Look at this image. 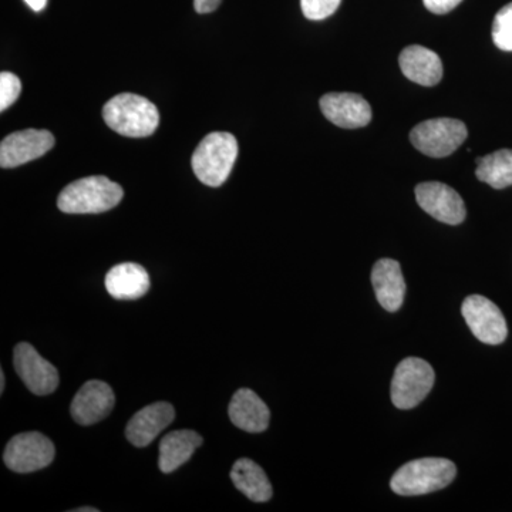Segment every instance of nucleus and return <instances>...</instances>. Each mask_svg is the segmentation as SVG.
Listing matches in <instances>:
<instances>
[{"label": "nucleus", "mask_w": 512, "mask_h": 512, "mask_svg": "<svg viewBox=\"0 0 512 512\" xmlns=\"http://www.w3.org/2000/svg\"><path fill=\"white\" fill-rule=\"evenodd\" d=\"M342 0H301L303 15L309 20H323L338 10Z\"/></svg>", "instance_id": "5701e85b"}, {"label": "nucleus", "mask_w": 512, "mask_h": 512, "mask_svg": "<svg viewBox=\"0 0 512 512\" xmlns=\"http://www.w3.org/2000/svg\"><path fill=\"white\" fill-rule=\"evenodd\" d=\"M468 328L485 345H501L508 335V326L500 308L490 299L471 295L461 306Z\"/></svg>", "instance_id": "6e6552de"}, {"label": "nucleus", "mask_w": 512, "mask_h": 512, "mask_svg": "<svg viewBox=\"0 0 512 512\" xmlns=\"http://www.w3.org/2000/svg\"><path fill=\"white\" fill-rule=\"evenodd\" d=\"M55 146V137L50 131L29 130L16 131L3 138L0 144V165L2 168H15L19 165L45 156Z\"/></svg>", "instance_id": "9b49d317"}, {"label": "nucleus", "mask_w": 512, "mask_h": 512, "mask_svg": "<svg viewBox=\"0 0 512 512\" xmlns=\"http://www.w3.org/2000/svg\"><path fill=\"white\" fill-rule=\"evenodd\" d=\"M107 292L119 301H136L150 289V276L146 269L133 262L114 266L106 275Z\"/></svg>", "instance_id": "a211bd4d"}, {"label": "nucleus", "mask_w": 512, "mask_h": 512, "mask_svg": "<svg viewBox=\"0 0 512 512\" xmlns=\"http://www.w3.org/2000/svg\"><path fill=\"white\" fill-rule=\"evenodd\" d=\"M222 0H194V8L198 13L214 12L221 5Z\"/></svg>", "instance_id": "a878e982"}, {"label": "nucleus", "mask_w": 512, "mask_h": 512, "mask_svg": "<svg viewBox=\"0 0 512 512\" xmlns=\"http://www.w3.org/2000/svg\"><path fill=\"white\" fill-rule=\"evenodd\" d=\"M123 188L103 175L82 178L60 192L57 207L66 214H101L123 200Z\"/></svg>", "instance_id": "f03ea898"}, {"label": "nucleus", "mask_w": 512, "mask_h": 512, "mask_svg": "<svg viewBox=\"0 0 512 512\" xmlns=\"http://www.w3.org/2000/svg\"><path fill=\"white\" fill-rule=\"evenodd\" d=\"M76 512H99V510H97V508L84 507L79 508V510H76Z\"/></svg>", "instance_id": "c85d7f7f"}, {"label": "nucleus", "mask_w": 512, "mask_h": 512, "mask_svg": "<svg viewBox=\"0 0 512 512\" xmlns=\"http://www.w3.org/2000/svg\"><path fill=\"white\" fill-rule=\"evenodd\" d=\"M229 419L238 429L248 433H262L268 429L271 412L264 400L249 389H239L228 409Z\"/></svg>", "instance_id": "f3484780"}, {"label": "nucleus", "mask_w": 512, "mask_h": 512, "mask_svg": "<svg viewBox=\"0 0 512 512\" xmlns=\"http://www.w3.org/2000/svg\"><path fill=\"white\" fill-rule=\"evenodd\" d=\"M202 444V437L197 431H171L161 440L158 467L165 474L173 473L178 467L190 460L194 451Z\"/></svg>", "instance_id": "6ab92c4d"}, {"label": "nucleus", "mask_w": 512, "mask_h": 512, "mask_svg": "<svg viewBox=\"0 0 512 512\" xmlns=\"http://www.w3.org/2000/svg\"><path fill=\"white\" fill-rule=\"evenodd\" d=\"M114 403L116 397L109 384L101 380H89L73 399V419L82 426H92L109 416Z\"/></svg>", "instance_id": "ddd939ff"}, {"label": "nucleus", "mask_w": 512, "mask_h": 512, "mask_svg": "<svg viewBox=\"0 0 512 512\" xmlns=\"http://www.w3.org/2000/svg\"><path fill=\"white\" fill-rule=\"evenodd\" d=\"M175 419V410L170 403L148 404L128 421L126 436L133 446L147 447L158 434L170 426Z\"/></svg>", "instance_id": "4468645a"}, {"label": "nucleus", "mask_w": 512, "mask_h": 512, "mask_svg": "<svg viewBox=\"0 0 512 512\" xmlns=\"http://www.w3.org/2000/svg\"><path fill=\"white\" fill-rule=\"evenodd\" d=\"M399 64L404 76L420 86H436L443 79V63L440 56L427 47H406L400 53Z\"/></svg>", "instance_id": "dca6fc26"}, {"label": "nucleus", "mask_w": 512, "mask_h": 512, "mask_svg": "<svg viewBox=\"0 0 512 512\" xmlns=\"http://www.w3.org/2000/svg\"><path fill=\"white\" fill-rule=\"evenodd\" d=\"M5 384H6L5 373L0 372V393L5 392Z\"/></svg>", "instance_id": "cd10ccee"}, {"label": "nucleus", "mask_w": 512, "mask_h": 512, "mask_svg": "<svg viewBox=\"0 0 512 512\" xmlns=\"http://www.w3.org/2000/svg\"><path fill=\"white\" fill-rule=\"evenodd\" d=\"M25 2L28 3L29 8L35 10V12H42L47 5V0H25Z\"/></svg>", "instance_id": "bb28decb"}, {"label": "nucleus", "mask_w": 512, "mask_h": 512, "mask_svg": "<svg viewBox=\"0 0 512 512\" xmlns=\"http://www.w3.org/2000/svg\"><path fill=\"white\" fill-rule=\"evenodd\" d=\"M434 370L426 360L407 357L397 365L392 380V402L397 409L419 406L433 389Z\"/></svg>", "instance_id": "39448f33"}, {"label": "nucleus", "mask_w": 512, "mask_h": 512, "mask_svg": "<svg viewBox=\"0 0 512 512\" xmlns=\"http://www.w3.org/2000/svg\"><path fill=\"white\" fill-rule=\"evenodd\" d=\"M231 480L242 494L255 503H266L272 498V485L265 471L249 458H241L234 464Z\"/></svg>", "instance_id": "aec40b11"}, {"label": "nucleus", "mask_w": 512, "mask_h": 512, "mask_svg": "<svg viewBox=\"0 0 512 512\" xmlns=\"http://www.w3.org/2000/svg\"><path fill=\"white\" fill-rule=\"evenodd\" d=\"M22 83L13 73H0V110L5 111L19 99Z\"/></svg>", "instance_id": "b1692460"}, {"label": "nucleus", "mask_w": 512, "mask_h": 512, "mask_svg": "<svg viewBox=\"0 0 512 512\" xmlns=\"http://www.w3.org/2000/svg\"><path fill=\"white\" fill-rule=\"evenodd\" d=\"M372 284L377 302L387 312H397L402 308L406 295V281L400 264L394 259L384 258L373 266Z\"/></svg>", "instance_id": "2eb2a0df"}, {"label": "nucleus", "mask_w": 512, "mask_h": 512, "mask_svg": "<svg viewBox=\"0 0 512 512\" xmlns=\"http://www.w3.org/2000/svg\"><path fill=\"white\" fill-rule=\"evenodd\" d=\"M457 468L446 458H420L404 464L394 473L390 487L397 495L414 497L436 493L453 483Z\"/></svg>", "instance_id": "7ed1b4c3"}, {"label": "nucleus", "mask_w": 512, "mask_h": 512, "mask_svg": "<svg viewBox=\"0 0 512 512\" xmlns=\"http://www.w3.org/2000/svg\"><path fill=\"white\" fill-rule=\"evenodd\" d=\"M414 192L417 204L434 220L448 225H458L466 220V205L454 188L431 181L417 185Z\"/></svg>", "instance_id": "9d476101"}, {"label": "nucleus", "mask_w": 512, "mask_h": 512, "mask_svg": "<svg viewBox=\"0 0 512 512\" xmlns=\"http://www.w3.org/2000/svg\"><path fill=\"white\" fill-rule=\"evenodd\" d=\"M468 131L463 121L433 119L417 124L410 131V141L424 156L443 158L450 156L466 141Z\"/></svg>", "instance_id": "423d86ee"}, {"label": "nucleus", "mask_w": 512, "mask_h": 512, "mask_svg": "<svg viewBox=\"0 0 512 512\" xmlns=\"http://www.w3.org/2000/svg\"><path fill=\"white\" fill-rule=\"evenodd\" d=\"M323 116L340 128L365 127L372 120V107L360 94L328 93L320 99Z\"/></svg>", "instance_id": "f8f14e48"}, {"label": "nucleus", "mask_w": 512, "mask_h": 512, "mask_svg": "<svg viewBox=\"0 0 512 512\" xmlns=\"http://www.w3.org/2000/svg\"><path fill=\"white\" fill-rule=\"evenodd\" d=\"M238 157L237 138L231 133L208 134L195 148L191 165L195 177L208 187H220L228 180Z\"/></svg>", "instance_id": "20e7f679"}, {"label": "nucleus", "mask_w": 512, "mask_h": 512, "mask_svg": "<svg viewBox=\"0 0 512 512\" xmlns=\"http://www.w3.org/2000/svg\"><path fill=\"white\" fill-rule=\"evenodd\" d=\"M13 365L22 382L37 396H47L59 386V372L29 343H19L13 352Z\"/></svg>", "instance_id": "1a4fd4ad"}, {"label": "nucleus", "mask_w": 512, "mask_h": 512, "mask_svg": "<svg viewBox=\"0 0 512 512\" xmlns=\"http://www.w3.org/2000/svg\"><path fill=\"white\" fill-rule=\"evenodd\" d=\"M477 178L495 190L512 185V150H498L477 158Z\"/></svg>", "instance_id": "412c9836"}, {"label": "nucleus", "mask_w": 512, "mask_h": 512, "mask_svg": "<svg viewBox=\"0 0 512 512\" xmlns=\"http://www.w3.org/2000/svg\"><path fill=\"white\" fill-rule=\"evenodd\" d=\"M55 444L45 434L30 431L9 441L3 460L15 473L26 474L42 470L55 460Z\"/></svg>", "instance_id": "0eeeda50"}, {"label": "nucleus", "mask_w": 512, "mask_h": 512, "mask_svg": "<svg viewBox=\"0 0 512 512\" xmlns=\"http://www.w3.org/2000/svg\"><path fill=\"white\" fill-rule=\"evenodd\" d=\"M494 45L504 52H512V2L498 10L493 23Z\"/></svg>", "instance_id": "4be33fe9"}, {"label": "nucleus", "mask_w": 512, "mask_h": 512, "mask_svg": "<svg viewBox=\"0 0 512 512\" xmlns=\"http://www.w3.org/2000/svg\"><path fill=\"white\" fill-rule=\"evenodd\" d=\"M107 126L124 137L143 138L151 136L160 123L157 107L146 97L137 94H117L107 101L103 109Z\"/></svg>", "instance_id": "f257e3e1"}, {"label": "nucleus", "mask_w": 512, "mask_h": 512, "mask_svg": "<svg viewBox=\"0 0 512 512\" xmlns=\"http://www.w3.org/2000/svg\"><path fill=\"white\" fill-rule=\"evenodd\" d=\"M463 0H423L424 6L436 15H446L456 9Z\"/></svg>", "instance_id": "393cba45"}]
</instances>
